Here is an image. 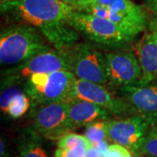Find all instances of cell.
<instances>
[{
    "label": "cell",
    "instance_id": "cell-28",
    "mask_svg": "<svg viewBox=\"0 0 157 157\" xmlns=\"http://www.w3.org/2000/svg\"><path fill=\"white\" fill-rule=\"evenodd\" d=\"M128 157H138V156H136V155H133V154L131 153V154H130V155H129Z\"/></svg>",
    "mask_w": 157,
    "mask_h": 157
},
{
    "label": "cell",
    "instance_id": "cell-5",
    "mask_svg": "<svg viewBox=\"0 0 157 157\" xmlns=\"http://www.w3.org/2000/svg\"><path fill=\"white\" fill-rule=\"evenodd\" d=\"M75 76L69 70L35 74L27 78L22 87L32 101L39 106L67 101Z\"/></svg>",
    "mask_w": 157,
    "mask_h": 157
},
{
    "label": "cell",
    "instance_id": "cell-18",
    "mask_svg": "<svg viewBox=\"0 0 157 157\" xmlns=\"http://www.w3.org/2000/svg\"><path fill=\"white\" fill-rule=\"evenodd\" d=\"M57 146L59 148H72L78 146H83L89 148L93 145L85 135L70 132L57 140Z\"/></svg>",
    "mask_w": 157,
    "mask_h": 157
},
{
    "label": "cell",
    "instance_id": "cell-24",
    "mask_svg": "<svg viewBox=\"0 0 157 157\" xmlns=\"http://www.w3.org/2000/svg\"><path fill=\"white\" fill-rule=\"evenodd\" d=\"M85 157H104L101 153L94 146H91L89 148L86 149V156Z\"/></svg>",
    "mask_w": 157,
    "mask_h": 157
},
{
    "label": "cell",
    "instance_id": "cell-13",
    "mask_svg": "<svg viewBox=\"0 0 157 157\" xmlns=\"http://www.w3.org/2000/svg\"><path fill=\"white\" fill-rule=\"evenodd\" d=\"M136 56L141 68V78L138 86L157 80V38L153 33H147L137 42ZM136 86V85H135Z\"/></svg>",
    "mask_w": 157,
    "mask_h": 157
},
{
    "label": "cell",
    "instance_id": "cell-3",
    "mask_svg": "<svg viewBox=\"0 0 157 157\" xmlns=\"http://www.w3.org/2000/svg\"><path fill=\"white\" fill-rule=\"evenodd\" d=\"M75 10L107 18L135 37L147 25L145 11L132 0H83Z\"/></svg>",
    "mask_w": 157,
    "mask_h": 157
},
{
    "label": "cell",
    "instance_id": "cell-15",
    "mask_svg": "<svg viewBox=\"0 0 157 157\" xmlns=\"http://www.w3.org/2000/svg\"><path fill=\"white\" fill-rule=\"evenodd\" d=\"M31 101L23 87L17 85L1 86V112L11 119H19L28 112Z\"/></svg>",
    "mask_w": 157,
    "mask_h": 157
},
{
    "label": "cell",
    "instance_id": "cell-25",
    "mask_svg": "<svg viewBox=\"0 0 157 157\" xmlns=\"http://www.w3.org/2000/svg\"><path fill=\"white\" fill-rule=\"evenodd\" d=\"M147 5L149 10L157 16V0H147Z\"/></svg>",
    "mask_w": 157,
    "mask_h": 157
},
{
    "label": "cell",
    "instance_id": "cell-20",
    "mask_svg": "<svg viewBox=\"0 0 157 157\" xmlns=\"http://www.w3.org/2000/svg\"><path fill=\"white\" fill-rule=\"evenodd\" d=\"M86 147L78 146L72 148H57L54 157H85L86 153Z\"/></svg>",
    "mask_w": 157,
    "mask_h": 157
},
{
    "label": "cell",
    "instance_id": "cell-2",
    "mask_svg": "<svg viewBox=\"0 0 157 157\" xmlns=\"http://www.w3.org/2000/svg\"><path fill=\"white\" fill-rule=\"evenodd\" d=\"M44 35L28 25H11L0 34V63L6 67L16 66L53 49Z\"/></svg>",
    "mask_w": 157,
    "mask_h": 157
},
{
    "label": "cell",
    "instance_id": "cell-22",
    "mask_svg": "<svg viewBox=\"0 0 157 157\" xmlns=\"http://www.w3.org/2000/svg\"><path fill=\"white\" fill-rule=\"evenodd\" d=\"M0 157H11V151L9 145L5 137H1L0 140Z\"/></svg>",
    "mask_w": 157,
    "mask_h": 157
},
{
    "label": "cell",
    "instance_id": "cell-1",
    "mask_svg": "<svg viewBox=\"0 0 157 157\" xmlns=\"http://www.w3.org/2000/svg\"><path fill=\"white\" fill-rule=\"evenodd\" d=\"M0 10L6 18L38 29L56 50L78 41V32L68 24L75 9L59 0H2Z\"/></svg>",
    "mask_w": 157,
    "mask_h": 157
},
{
    "label": "cell",
    "instance_id": "cell-14",
    "mask_svg": "<svg viewBox=\"0 0 157 157\" xmlns=\"http://www.w3.org/2000/svg\"><path fill=\"white\" fill-rule=\"evenodd\" d=\"M67 101L69 102L68 118L72 130L84 126L86 127L87 124L96 121L109 120L113 117L105 108L89 101L77 99H70Z\"/></svg>",
    "mask_w": 157,
    "mask_h": 157
},
{
    "label": "cell",
    "instance_id": "cell-21",
    "mask_svg": "<svg viewBox=\"0 0 157 157\" xmlns=\"http://www.w3.org/2000/svg\"><path fill=\"white\" fill-rule=\"evenodd\" d=\"M130 154L131 152L125 147L112 143L108 147L105 157H128Z\"/></svg>",
    "mask_w": 157,
    "mask_h": 157
},
{
    "label": "cell",
    "instance_id": "cell-26",
    "mask_svg": "<svg viewBox=\"0 0 157 157\" xmlns=\"http://www.w3.org/2000/svg\"><path fill=\"white\" fill-rule=\"evenodd\" d=\"M59 1H61L63 3H65V4L68 5V6H72L74 9H76L77 6H78L83 0H59Z\"/></svg>",
    "mask_w": 157,
    "mask_h": 157
},
{
    "label": "cell",
    "instance_id": "cell-16",
    "mask_svg": "<svg viewBox=\"0 0 157 157\" xmlns=\"http://www.w3.org/2000/svg\"><path fill=\"white\" fill-rule=\"evenodd\" d=\"M17 150L19 157H48L44 137L33 128H25L17 139Z\"/></svg>",
    "mask_w": 157,
    "mask_h": 157
},
{
    "label": "cell",
    "instance_id": "cell-29",
    "mask_svg": "<svg viewBox=\"0 0 157 157\" xmlns=\"http://www.w3.org/2000/svg\"><path fill=\"white\" fill-rule=\"evenodd\" d=\"M142 157H150V156H147V155H144V156H142Z\"/></svg>",
    "mask_w": 157,
    "mask_h": 157
},
{
    "label": "cell",
    "instance_id": "cell-27",
    "mask_svg": "<svg viewBox=\"0 0 157 157\" xmlns=\"http://www.w3.org/2000/svg\"><path fill=\"white\" fill-rule=\"evenodd\" d=\"M149 30L156 36L157 38V18L154 19L153 21L149 23Z\"/></svg>",
    "mask_w": 157,
    "mask_h": 157
},
{
    "label": "cell",
    "instance_id": "cell-12",
    "mask_svg": "<svg viewBox=\"0 0 157 157\" xmlns=\"http://www.w3.org/2000/svg\"><path fill=\"white\" fill-rule=\"evenodd\" d=\"M119 92L134 114L143 118L149 126L157 123V80L121 87Z\"/></svg>",
    "mask_w": 157,
    "mask_h": 157
},
{
    "label": "cell",
    "instance_id": "cell-8",
    "mask_svg": "<svg viewBox=\"0 0 157 157\" xmlns=\"http://www.w3.org/2000/svg\"><path fill=\"white\" fill-rule=\"evenodd\" d=\"M70 99L92 102L105 108L113 117H126L134 114L128 104L121 96L113 94L107 86L91 81L75 78L67 100Z\"/></svg>",
    "mask_w": 157,
    "mask_h": 157
},
{
    "label": "cell",
    "instance_id": "cell-4",
    "mask_svg": "<svg viewBox=\"0 0 157 157\" xmlns=\"http://www.w3.org/2000/svg\"><path fill=\"white\" fill-rule=\"evenodd\" d=\"M69 25L86 39L103 45H123L131 43L135 36L107 18L74 10Z\"/></svg>",
    "mask_w": 157,
    "mask_h": 157
},
{
    "label": "cell",
    "instance_id": "cell-6",
    "mask_svg": "<svg viewBox=\"0 0 157 157\" xmlns=\"http://www.w3.org/2000/svg\"><path fill=\"white\" fill-rule=\"evenodd\" d=\"M63 52L75 78L107 86L105 53L87 43H76Z\"/></svg>",
    "mask_w": 157,
    "mask_h": 157
},
{
    "label": "cell",
    "instance_id": "cell-7",
    "mask_svg": "<svg viewBox=\"0 0 157 157\" xmlns=\"http://www.w3.org/2000/svg\"><path fill=\"white\" fill-rule=\"evenodd\" d=\"M59 70H69V64L64 52L53 48L16 66L6 67L2 71L1 86L11 85L22 86L24 82L33 75Z\"/></svg>",
    "mask_w": 157,
    "mask_h": 157
},
{
    "label": "cell",
    "instance_id": "cell-23",
    "mask_svg": "<svg viewBox=\"0 0 157 157\" xmlns=\"http://www.w3.org/2000/svg\"><path fill=\"white\" fill-rule=\"evenodd\" d=\"M93 146H94L99 150V151L101 152V155H103V156L105 157V155H106V153H107V149H108V147L110 146V144L108 143V141L107 140H102L101 142H99V143H97L95 145H93Z\"/></svg>",
    "mask_w": 157,
    "mask_h": 157
},
{
    "label": "cell",
    "instance_id": "cell-19",
    "mask_svg": "<svg viewBox=\"0 0 157 157\" xmlns=\"http://www.w3.org/2000/svg\"><path fill=\"white\" fill-rule=\"evenodd\" d=\"M157 157V123L149 126L144 140L140 157Z\"/></svg>",
    "mask_w": 157,
    "mask_h": 157
},
{
    "label": "cell",
    "instance_id": "cell-9",
    "mask_svg": "<svg viewBox=\"0 0 157 157\" xmlns=\"http://www.w3.org/2000/svg\"><path fill=\"white\" fill-rule=\"evenodd\" d=\"M148 128L147 122L137 114L113 118L108 121V140L125 147L133 155L140 157Z\"/></svg>",
    "mask_w": 157,
    "mask_h": 157
},
{
    "label": "cell",
    "instance_id": "cell-17",
    "mask_svg": "<svg viewBox=\"0 0 157 157\" xmlns=\"http://www.w3.org/2000/svg\"><path fill=\"white\" fill-rule=\"evenodd\" d=\"M109 120L96 121L86 126L84 135L91 142L92 145H95L102 140H108Z\"/></svg>",
    "mask_w": 157,
    "mask_h": 157
},
{
    "label": "cell",
    "instance_id": "cell-11",
    "mask_svg": "<svg viewBox=\"0 0 157 157\" xmlns=\"http://www.w3.org/2000/svg\"><path fill=\"white\" fill-rule=\"evenodd\" d=\"M107 86L112 88L138 85L141 78V68L136 54L120 51L105 53Z\"/></svg>",
    "mask_w": 157,
    "mask_h": 157
},
{
    "label": "cell",
    "instance_id": "cell-10",
    "mask_svg": "<svg viewBox=\"0 0 157 157\" xmlns=\"http://www.w3.org/2000/svg\"><path fill=\"white\" fill-rule=\"evenodd\" d=\"M68 101L39 106L34 115L33 128L42 137L58 140L72 131L68 118Z\"/></svg>",
    "mask_w": 157,
    "mask_h": 157
}]
</instances>
